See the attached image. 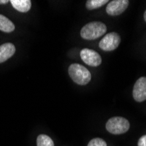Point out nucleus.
<instances>
[{
  "label": "nucleus",
  "instance_id": "1",
  "mask_svg": "<svg viewBox=\"0 0 146 146\" xmlns=\"http://www.w3.org/2000/svg\"><path fill=\"white\" fill-rule=\"evenodd\" d=\"M106 31H107V26L105 24L99 21L90 22L82 28L81 36L84 39L93 40L104 35Z\"/></svg>",
  "mask_w": 146,
  "mask_h": 146
},
{
  "label": "nucleus",
  "instance_id": "2",
  "mask_svg": "<svg viewBox=\"0 0 146 146\" xmlns=\"http://www.w3.org/2000/svg\"><path fill=\"white\" fill-rule=\"evenodd\" d=\"M68 73L73 81L79 85H87L91 81L90 72L80 64H72L68 68Z\"/></svg>",
  "mask_w": 146,
  "mask_h": 146
},
{
  "label": "nucleus",
  "instance_id": "3",
  "mask_svg": "<svg viewBox=\"0 0 146 146\" xmlns=\"http://www.w3.org/2000/svg\"><path fill=\"white\" fill-rule=\"evenodd\" d=\"M106 129L111 134L120 135L127 132L129 129V123L127 119L121 116L110 118L106 123Z\"/></svg>",
  "mask_w": 146,
  "mask_h": 146
},
{
  "label": "nucleus",
  "instance_id": "4",
  "mask_svg": "<svg viewBox=\"0 0 146 146\" xmlns=\"http://www.w3.org/2000/svg\"><path fill=\"white\" fill-rule=\"evenodd\" d=\"M121 42V38L116 33H110L106 34L102 40L99 42V47L103 50L110 52L116 49L119 46V44Z\"/></svg>",
  "mask_w": 146,
  "mask_h": 146
},
{
  "label": "nucleus",
  "instance_id": "5",
  "mask_svg": "<svg viewBox=\"0 0 146 146\" xmlns=\"http://www.w3.org/2000/svg\"><path fill=\"white\" fill-rule=\"evenodd\" d=\"M81 58L88 66L98 67L102 63V57L97 52L88 48H84L81 51Z\"/></svg>",
  "mask_w": 146,
  "mask_h": 146
},
{
  "label": "nucleus",
  "instance_id": "6",
  "mask_svg": "<svg viewBox=\"0 0 146 146\" xmlns=\"http://www.w3.org/2000/svg\"><path fill=\"white\" fill-rule=\"evenodd\" d=\"M129 3L128 0H113L109 2L106 7V12L110 16H118L127 9Z\"/></svg>",
  "mask_w": 146,
  "mask_h": 146
},
{
  "label": "nucleus",
  "instance_id": "7",
  "mask_svg": "<svg viewBox=\"0 0 146 146\" xmlns=\"http://www.w3.org/2000/svg\"><path fill=\"white\" fill-rule=\"evenodd\" d=\"M133 98L138 102L146 100V77H141L136 82L133 88Z\"/></svg>",
  "mask_w": 146,
  "mask_h": 146
},
{
  "label": "nucleus",
  "instance_id": "8",
  "mask_svg": "<svg viewBox=\"0 0 146 146\" xmlns=\"http://www.w3.org/2000/svg\"><path fill=\"white\" fill-rule=\"evenodd\" d=\"M15 46L11 43H5L0 46V63H3L15 54Z\"/></svg>",
  "mask_w": 146,
  "mask_h": 146
},
{
  "label": "nucleus",
  "instance_id": "9",
  "mask_svg": "<svg viewBox=\"0 0 146 146\" xmlns=\"http://www.w3.org/2000/svg\"><path fill=\"white\" fill-rule=\"evenodd\" d=\"M10 2L13 8L20 12H27L32 7V2L30 0H11Z\"/></svg>",
  "mask_w": 146,
  "mask_h": 146
},
{
  "label": "nucleus",
  "instance_id": "10",
  "mask_svg": "<svg viewBox=\"0 0 146 146\" xmlns=\"http://www.w3.org/2000/svg\"><path fill=\"white\" fill-rule=\"evenodd\" d=\"M15 25L8 18L0 14V31L5 33H11L14 31Z\"/></svg>",
  "mask_w": 146,
  "mask_h": 146
},
{
  "label": "nucleus",
  "instance_id": "11",
  "mask_svg": "<svg viewBox=\"0 0 146 146\" xmlns=\"http://www.w3.org/2000/svg\"><path fill=\"white\" fill-rule=\"evenodd\" d=\"M106 3H109L108 0H88L86 2V7L88 10H95L102 7Z\"/></svg>",
  "mask_w": 146,
  "mask_h": 146
},
{
  "label": "nucleus",
  "instance_id": "12",
  "mask_svg": "<svg viewBox=\"0 0 146 146\" xmlns=\"http://www.w3.org/2000/svg\"><path fill=\"white\" fill-rule=\"evenodd\" d=\"M37 146H54V143L48 136L39 135L37 138Z\"/></svg>",
  "mask_w": 146,
  "mask_h": 146
},
{
  "label": "nucleus",
  "instance_id": "13",
  "mask_svg": "<svg viewBox=\"0 0 146 146\" xmlns=\"http://www.w3.org/2000/svg\"><path fill=\"white\" fill-rule=\"evenodd\" d=\"M88 146H107V143H106V142L103 139L96 137V138L92 139L88 143Z\"/></svg>",
  "mask_w": 146,
  "mask_h": 146
},
{
  "label": "nucleus",
  "instance_id": "14",
  "mask_svg": "<svg viewBox=\"0 0 146 146\" xmlns=\"http://www.w3.org/2000/svg\"><path fill=\"white\" fill-rule=\"evenodd\" d=\"M138 146H146V135L140 137L138 140Z\"/></svg>",
  "mask_w": 146,
  "mask_h": 146
},
{
  "label": "nucleus",
  "instance_id": "15",
  "mask_svg": "<svg viewBox=\"0 0 146 146\" xmlns=\"http://www.w3.org/2000/svg\"><path fill=\"white\" fill-rule=\"evenodd\" d=\"M7 3H9L8 0H1L0 1V4H7Z\"/></svg>",
  "mask_w": 146,
  "mask_h": 146
},
{
  "label": "nucleus",
  "instance_id": "16",
  "mask_svg": "<svg viewBox=\"0 0 146 146\" xmlns=\"http://www.w3.org/2000/svg\"><path fill=\"white\" fill-rule=\"evenodd\" d=\"M143 18H144V20L146 21V11H144V15H143Z\"/></svg>",
  "mask_w": 146,
  "mask_h": 146
}]
</instances>
